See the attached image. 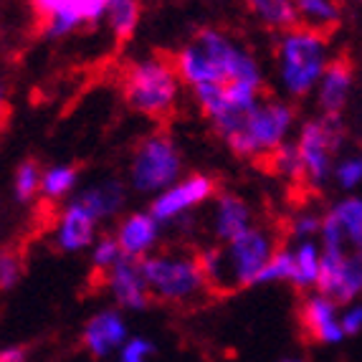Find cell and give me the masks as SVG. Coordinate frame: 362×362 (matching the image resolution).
<instances>
[{
    "mask_svg": "<svg viewBox=\"0 0 362 362\" xmlns=\"http://www.w3.org/2000/svg\"><path fill=\"white\" fill-rule=\"evenodd\" d=\"M175 69L190 91L200 86H226L233 81L264 86V69L254 54L218 28H200L193 41L182 46L175 56Z\"/></svg>",
    "mask_w": 362,
    "mask_h": 362,
    "instance_id": "1",
    "label": "cell"
},
{
    "mask_svg": "<svg viewBox=\"0 0 362 362\" xmlns=\"http://www.w3.org/2000/svg\"><path fill=\"white\" fill-rule=\"evenodd\" d=\"M276 235L272 230L251 226L230 243L200 251L198 264L206 274L208 286L213 289H246L259 284L261 272L276 254Z\"/></svg>",
    "mask_w": 362,
    "mask_h": 362,
    "instance_id": "2",
    "label": "cell"
},
{
    "mask_svg": "<svg viewBox=\"0 0 362 362\" xmlns=\"http://www.w3.org/2000/svg\"><path fill=\"white\" fill-rule=\"evenodd\" d=\"M329 64L325 33L296 25L284 30L276 46V78L289 99H304L317 91L322 74Z\"/></svg>",
    "mask_w": 362,
    "mask_h": 362,
    "instance_id": "3",
    "label": "cell"
},
{
    "mask_svg": "<svg viewBox=\"0 0 362 362\" xmlns=\"http://www.w3.org/2000/svg\"><path fill=\"white\" fill-rule=\"evenodd\" d=\"M296 124V112L284 99H261L246 112L241 124L223 139L230 152L246 160L269 157L276 147L289 142Z\"/></svg>",
    "mask_w": 362,
    "mask_h": 362,
    "instance_id": "4",
    "label": "cell"
},
{
    "mask_svg": "<svg viewBox=\"0 0 362 362\" xmlns=\"http://www.w3.org/2000/svg\"><path fill=\"white\" fill-rule=\"evenodd\" d=\"M180 76H177L175 61L163 56H147L134 61L124 76V94L132 109L145 117L170 115L180 99Z\"/></svg>",
    "mask_w": 362,
    "mask_h": 362,
    "instance_id": "5",
    "label": "cell"
},
{
    "mask_svg": "<svg viewBox=\"0 0 362 362\" xmlns=\"http://www.w3.org/2000/svg\"><path fill=\"white\" fill-rule=\"evenodd\" d=\"M142 274L150 294L170 304L193 302L208 289L198 256L193 259L185 254H152L142 261Z\"/></svg>",
    "mask_w": 362,
    "mask_h": 362,
    "instance_id": "6",
    "label": "cell"
},
{
    "mask_svg": "<svg viewBox=\"0 0 362 362\" xmlns=\"http://www.w3.org/2000/svg\"><path fill=\"white\" fill-rule=\"evenodd\" d=\"M182 175V152L168 132H152L137 145L129 163V182L137 193L155 198Z\"/></svg>",
    "mask_w": 362,
    "mask_h": 362,
    "instance_id": "7",
    "label": "cell"
},
{
    "mask_svg": "<svg viewBox=\"0 0 362 362\" xmlns=\"http://www.w3.org/2000/svg\"><path fill=\"white\" fill-rule=\"evenodd\" d=\"M342 119L339 117H314L302 124V129L296 132V147L302 152L304 160V175H307V185L312 187H325L332 180L334 165H337V150L342 145Z\"/></svg>",
    "mask_w": 362,
    "mask_h": 362,
    "instance_id": "8",
    "label": "cell"
},
{
    "mask_svg": "<svg viewBox=\"0 0 362 362\" xmlns=\"http://www.w3.org/2000/svg\"><path fill=\"white\" fill-rule=\"evenodd\" d=\"M213 198H216V180L206 173H193L165 187L163 193H157L150 203V213L160 226L177 223Z\"/></svg>",
    "mask_w": 362,
    "mask_h": 362,
    "instance_id": "9",
    "label": "cell"
},
{
    "mask_svg": "<svg viewBox=\"0 0 362 362\" xmlns=\"http://www.w3.org/2000/svg\"><path fill=\"white\" fill-rule=\"evenodd\" d=\"M107 289L112 294L119 309H127V312H139L145 309L147 302H150V286L145 281V274H142V261L134 259H124L109 269L107 274Z\"/></svg>",
    "mask_w": 362,
    "mask_h": 362,
    "instance_id": "10",
    "label": "cell"
},
{
    "mask_svg": "<svg viewBox=\"0 0 362 362\" xmlns=\"http://www.w3.org/2000/svg\"><path fill=\"white\" fill-rule=\"evenodd\" d=\"M81 339H84V347L91 357L104 360V357L119 352L122 344L129 339L127 322H124L119 309H102L86 322Z\"/></svg>",
    "mask_w": 362,
    "mask_h": 362,
    "instance_id": "11",
    "label": "cell"
},
{
    "mask_svg": "<svg viewBox=\"0 0 362 362\" xmlns=\"http://www.w3.org/2000/svg\"><path fill=\"white\" fill-rule=\"evenodd\" d=\"M97 223L99 221L86 211V206H81L76 198L69 200L56 223V246L66 254L86 251L97 241Z\"/></svg>",
    "mask_w": 362,
    "mask_h": 362,
    "instance_id": "12",
    "label": "cell"
},
{
    "mask_svg": "<svg viewBox=\"0 0 362 362\" xmlns=\"http://www.w3.org/2000/svg\"><path fill=\"white\" fill-rule=\"evenodd\" d=\"M160 228L163 226L157 223L150 211H137L122 218L115 238L127 259L145 261L147 256H152L155 246L160 243Z\"/></svg>",
    "mask_w": 362,
    "mask_h": 362,
    "instance_id": "13",
    "label": "cell"
},
{
    "mask_svg": "<svg viewBox=\"0 0 362 362\" xmlns=\"http://www.w3.org/2000/svg\"><path fill=\"white\" fill-rule=\"evenodd\" d=\"M304 332L322 344H339L344 339L342 320H339L337 302L325 294H309L302 304Z\"/></svg>",
    "mask_w": 362,
    "mask_h": 362,
    "instance_id": "14",
    "label": "cell"
},
{
    "mask_svg": "<svg viewBox=\"0 0 362 362\" xmlns=\"http://www.w3.org/2000/svg\"><path fill=\"white\" fill-rule=\"evenodd\" d=\"M352 66L350 61L337 56V59H329L325 74H322L320 84H317V104H320L322 115L327 117H339L342 109L347 107V99H350L352 91Z\"/></svg>",
    "mask_w": 362,
    "mask_h": 362,
    "instance_id": "15",
    "label": "cell"
},
{
    "mask_svg": "<svg viewBox=\"0 0 362 362\" xmlns=\"http://www.w3.org/2000/svg\"><path fill=\"white\" fill-rule=\"evenodd\" d=\"M254 213L248 208V203L235 193H221L213 200V213H211V230L216 235V241L230 243L241 233L251 228Z\"/></svg>",
    "mask_w": 362,
    "mask_h": 362,
    "instance_id": "16",
    "label": "cell"
},
{
    "mask_svg": "<svg viewBox=\"0 0 362 362\" xmlns=\"http://www.w3.org/2000/svg\"><path fill=\"white\" fill-rule=\"evenodd\" d=\"M109 3L112 0H74L71 11L43 23V33L49 38H64L69 33H74L78 25L97 23V21L107 18Z\"/></svg>",
    "mask_w": 362,
    "mask_h": 362,
    "instance_id": "17",
    "label": "cell"
},
{
    "mask_svg": "<svg viewBox=\"0 0 362 362\" xmlns=\"http://www.w3.org/2000/svg\"><path fill=\"white\" fill-rule=\"evenodd\" d=\"M76 200L81 206H86V211L97 221H109L124 206V187L117 180H104L97 185H89L84 190H78Z\"/></svg>",
    "mask_w": 362,
    "mask_h": 362,
    "instance_id": "18",
    "label": "cell"
},
{
    "mask_svg": "<svg viewBox=\"0 0 362 362\" xmlns=\"http://www.w3.org/2000/svg\"><path fill=\"white\" fill-rule=\"evenodd\" d=\"M325 216L342 230L347 246L362 248V198L347 195V198L337 200Z\"/></svg>",
    "mask_w": 362,
    "mask_h": 362,
    "instance_id": "19",
    "label": "cell"
},
{
    "mask_svg": "<svg viewBox=\"0 0 362 362\" xmlns=\"http://www.w3.org/2000/svg\"><path fill=\"white\" fill-rule=\"evenodd\" d=\"M254 18L272 30H291L299 25L294 0H246Z\"/></svg>",
    "mask_w": 362,
    "mask_h": 362,
    "instance_id": "20",
    "label": "cell"
},
{
    "mask_svg": "<svg viewBox=\"0 0 362 362\" xmlns=\"http://www.w3.org/2000/svg\"><path fill=\"white\" fill-rule=\"evenodd\" d=\"M294 276L289 284L296 289H317L322 272V246L317 241H296L294 243Z\"/></svg>",
    "mask_w": 362,
    "mask_h": 362,
    "instance_id": "21",
    "label": "cell"
},
{
    "mask_svg": "<svg viewBox=\"0 0 362 362\" xmlns=\"http://www.w3.org/2000/svg\"><path fill=\"white\" fill-rule=\"evenodd\" d=\"M362 294V248H350L337 274V281L329 289V299L334 302H355Z\"/></svg>",
    "mask_w": 362,
    "mask_h": 362,
    "instance_id": "22",
    "label": "cell"
},
{
    "mask_svg": "<svg viewBox=\"0 0 362 362\" xmlns=\"http://www.w3.org/2000/svg\"><path fill=\"white\" fill-rule=\"evenodd\" d=\"M299 25L312 28L317 33L334 28L339 23V3L337 0H294Z\"/></svg>",
    "mask_w": 362,
    "mask_h": 362,
    "instance_id": "23",
    "label": "cell"
},
{
    "mask_svg": "<svg viewBox=\"0 0 362 362\" xmlns=\"http://www.w3.org/2000/svg\"><path fill=\"white\" fill-rule=\"evenodd\" d=\"M139 16H142L139 0H112L104 21L109 23V30L115 33L117 41H129L137 33Z\"/></svg>",
    "mask_w": 362,
    "mask_h": 362,
    "instance_id": "24",
    "label": "cell"
},
{
    "mask_svg": "<svg viewBox=\"0 0 362 362\" xmlns=\"http://www.w3.org/2000/svg\"><path fill=\"white\" fill-rule=\"evenodd\" d=\"M78 170L74 165H51L41 175V195L51 203L69 198L76 190Z\"/></svg>",
    "mask_w": 362,
    "mask_h": 362,
    "instance_id": "25",
    "label": "cell"
},
{
    "mask_svg": "<svg viewBox=\"0 0 362 362\" xmlns=\"http://www.w3.org/2000/svg\"><path fill=\"white\" fill-rule=\"evenodd\" d=\"M272 170L276 173L279 177H284L289 182H307V175H304V160H302V152L296 147V142H284L281 147L272 152V155L266 157Z\"/></svg>",
    "mask_w": 362,
    "mask_h": 362,
    "instance_id": "26",
    "label": "cell"
},
{
    "mask_svg": "<svg viewBox=\"0 0 362 362\" xmlns=\"http://www.w3.org/2000/svg\"><path fill=\"white\" fill-rule=\"evenodd\" d=\"M41 175L43 170L38 168V163L33 160H25L16 168V175H13V195L18 203H30L41 193Z\"/></svg>",
    "mask_w": 362,
    "mask_h": 362,
    "instance_id": "27",
    "label": "cell"
},
{
    "mask_svg": "<svg viewBox=\"0 0 362 362\" xmlns=\"http://www.w3.org/2000/svg\"><path fill=\"white\" fill-rule=\"evenodd\" d=\"M294 276V251L289 246L276 248V254L261 272L259 284H276V281H291Z\"/></svg>",
    "mask_w": 362,
    "mask_h": 362,
    "instance_id": "28",
    "label": "cell"
},
{
    "mask_svg": "<svg viewBox=\"0 0 362 362\" xmlns=\"http://www.w3.org/2000/svg\"><path fill=\"white\" fill-rule=\"evenodd\" d=\"M122 259H124V254H122V248L115 235H102V238H97L94 246H91V266H94L97 272L107 274L109 269H115Z\"/></svg>",
    "mask_w": 362,
    "mask_h": 362,
    "instance_id": "29",
    "label": "cell"
},
{
    "mask_svg": "<svg viewBox=\"0 0 362 362\" xmlns=\"http://www.w3.org/2000/svg\"><path fill=\"white\" fill-rule=\"evenodd\" d=\"M332 180L337 182L342 190H355L357 185H362V152L337 160Z\"/></svg>",
    "mask_w": 362,
    "mask_h": 362,
    "instance_id": "30",
    "label": "cell"
},
{
    "mask_svg": "<svg viewBox=\"0 0 362 362\" xmlns=\"http://www.w3.org/2000/svg\"><path fill=\"white\" fill-rule=\"evenodd\" d=\"M320 228H322V216L314 211H302L291 218L289 223V235L294 241H314L320 238Z\"/></svg>",
    "mask_w": 362,
    "mask_h": 362,
    "instance_id": "31",
    "label": "cell"
},
{
    "mask_svg": "<svg viewBox=\"0 0 362 362\" xmlns=\"http://www.w3.org/2000/svg\"><path fill=\"white\" fill-rule=\"evenodd\" d=\"M23 266H21L18 254L13 251H0V291H8L18 284Z\"/></svg>",
    "mask_w": 362,
    "mask_h": 362,
    "instance_id": "32",
    "label": "cell"
},
{
    "mask_svg": "<svg viewBox=\"0 0 362 362\" xmlns=\"http://www.w3.org/2000/svg\"><path fill=\"white\" fill-rule=\"evenodd\" d=\"M152 352H155V347H152L150 339H145V337H129L127 342L122 344L119 362H150Z\"/></svg>",
    "mask_w": 362,
    "mask_h": 362,
    "instance_id": "33",
    "label": "cell"
},
{
    "mask_svg": "<svg viewBox=\"0 0 362 362\" xmlns=\"http://www.w3.org/2000/svg\"><path fill=\"white\" fill-rule=\"evenodd\" d=\"M74 6V0H33V11L38 13V18H43V23L56 16H64Z\"/></svg>",
    "mask_w": 362,
    "mask_h": 362,
    "instance_id": "34",
    "label": "cell"
},
{
    "mask_svg": "<svg viewBox=\"0 0 362 362\" xmlns=\"http://www.w3.org/2000/svg\"><path fill=\"white\" fill-rule=\"evenodd\" d=\"M339 320H342L344 337H355V334H360L362 332V302L347 304V309L339 314Z\"/></svg>",
    "mask_w": 362,
    "mask_h": 362,
    "instance_id": "35",
    "label": "cell"
},
{
    "mask_svg": "<svg viewBox=\"0 0 362 362\" xmlns=\"http://www.w3.org/2000/svg\"><path fill=\"white\" fill-rule=\"evenodd\" d=\"M0 362H25V350L18 347V344L3 347V350H0Z\"/></svg>",
    "mask_w": 362,
    "mask_h": 362,
    "instance_id": "36",
    "label": "cell"
},
{
    "mask_svg": "<svg viewBox=\"0 0 362 362\" xmlns=\"http://www.w3.org/2000/svg\"><path fill=\"white\" fill-rule=\"evenodd\" d=\"M3 112H6V94L0 91V117H3Z\"/></svg>",
    "mask_w": 362,
    "mask_h": 362,
    "instance_id": "37",
    "label": "cell"
},
{
    "mask_svg": "<svg viewBox=\"0 0 362 362\" xmlns=\"http://www.w3.org/2000/svg\"><path fill=\"white\" fill-rule=\"evenodd\" d=\"M281 362H304V360H296V357H289V360H281Z\"/></svg>",
    "mask_w": 362,
    "mask_h": 362,
    "instance_id": "38",
    "label": "cell"
}]
</instances>
